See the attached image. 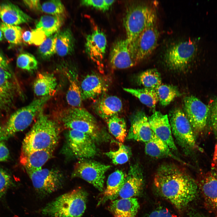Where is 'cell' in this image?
I'll return each instance as SVG.
<instances>
[{
	"mask_svg": "<svg viewBox=\"0 0 217 217\" xmlns=\"http://www.w3.org/2000/svg\"><path fill=\"white\" fill-rule=\"evenodd\" d=\"M214 169L200 175L196 181L206 207L217 216V169Z\"/></svg>",
	"mask_w": 217,
	"mask_h": 217,
	"instance_id": "16",
	"label": "cell"
},
{
	"mask_svg": "<svg viewBox=\"0 0 217 217\" xmlns=\"http://www.w3.org/2000/svg\"><path fill=\"white\" fill-rule=\"evenodd\" d=\"M145 151L146 155L156 158H170L183 164L186 163L175 156L168 146L154 133L151 139L145 143Z\"/></svg>",
	"mask_w": 217,
	"mask_h": 217,
	"instance_id": "26",
	"label": "cell"
},
{
	"mask_svg": "<svg viewBox=\"0 0 217 217\" xmlns=\"http://www.w3.org/2000/svg\"><path fill=\"white\" fill-rule=\"evenodd\" d=\"M65 136L63 152L68 156L87 159L96 155V143L87 134L77 131L68 130Z\"/></svg>",
	"mask_w": 217,
	"mask_h": 217,
	"instance_id": "10",
	"label": "cell"
},
{
	"mask_svg": "<svg viewBox=\"0 0 217 217\" xmlns=\"http://www.w3.org/2000/svg\"><path fill=\"white\" fill-rule=\"evenodd\" d=\"M25 5L29 9L34 11L41 10V5L40 1L38 0H25L23 1Z\"/></svg>",
	"mask_w": 217,
	"mask_h": 217,
	"instance_id": "46",
	"label": "cell"
},
{
	"mask_svg": "<svg viewBox=\"0 0 217 217\" xmlns=\"http://www.w3.org/2000/svg\"><path fill=\"white\" fill-rule=\"evenodd\" d=\"M9 150L4 143L0 142V162L7 160L9 157Z\"/></svg>",
	"mask_w": 217,
	"mask_h": 217,
	"instance_id": "47",
	"label": "cell"
},
{
	"mask_svg": "<svg viewBox=\"0 0 217 217\" xmlns=\"http://www.w3.org/2000/svg\"><path fill=\"white\" fill-rule=\"evenodd\" d=\"M126 176V174L119 170L112 173L108 178L106 188L104 192V196L108 198L115 197L123 186Z\"/></svg>",
	"mask_w": 217,
	"mask_h": 217,
	"instance_id": "29",
	"label": "cell"
},
{
	"mask_svg": "<svg viewBox=\"0 0 217 217\" xmlns=\"http://www.w3.org/2000/svg\"><path fill=\"white\" fill-rule=\"evenodd\" d=\"M106 121L110 133L120 143H123L127 135L126 124L124 119L116 115Z\"/></svg>",
	"mask_w": 217,
	"mask_h": 217,
	"instance_id": "33",
	"label": "cell"
},
{
	"mask_svg": "<svg viewBox=\"0 0 217 217\" xmlns=\"http://www.w3.org/2000/svg\"><path fill=\"white\" fill-rule=\"evenodd\" d=\"M4 39V36L2 32L0 29V41H2Z\"/></svg>",
	"mask_w": 217,
	"mask_h": 217,
	"instance_id": "51",
	"label": "cell"
},
{
	"mask_svg": "<svg viewBox=\"0 0 217 217\" xmlns=\"http://www.w3.org/2000/svg\"><path fill=\"white\" fill-rule=\"evenodd\" d=\"M51 96L34 100L13 113L5 122L0 124V142L8 140L27 128Z\"/></svg>",
	"mask_w": 217,
	"mask_h": 217,
	"instance_id": "5",
	"label": "cell"
},
{
	"mask_svg": "<svg viewBox=\"0 0 217 217\" xmlns=\"http://www.w3.org/2000/svg\"><path fill=\"white\" fill-rule=\"evenodd\" d=\"M69 85L66 99L68 104L73 107H82V99L80 86L77 81V74L75 73H67Z\"/></svg>",
	"mask_w": 217,
	"mask_h": 217,
	"instance_id": "31",
	"label": "cell"
},
{
	"mask_svg": "<svg viewBox=\"0 0 217 217\" xmlns=\"http://www.w3.org/2000/svg\"><path fill=\"white\" fill-rule=\"evenodd\" d=\"M13 184L10 174L5 169L0 167V199L5 196Z\"/></svg>",
	"mask_w": 217,
	"mask_h": 217,
	"instance_id": "41",
	"label": "cell"
},
{
	"mask_svg": "<svg viewBox=\"0 0 217 217\" xmlns=\"http://www.w3.org/2000/svg\"><path fill=\"white\" fill-rule=\"evenodd\" d=\"M27 172L36 192L41 199L60 189L64 183V175L58 169L42 168Z\"/></svg>",
	"mask_w": 217,
	"mask_h": 217,
	"instance_id": "8",
	"label": "cell"
},
{
	"mask_svg": "<svg viewBox=\"0 0 217 217\" xmlns=\"http://www.w3.org/2000/svg\"><path fill=\"white\" fill-rule=\"evenodd\" d=\"M139 208L137 199L132 197L114 200L109 209L114 217H136Z\"/></svg>",
	"mask_w": 217,
	"mask_h": 217,
	"instance_id": "25",
	"label": "cell"
},
{
	"mask_svg": "<svg viewBox=\"0 0 217 217\" xmlns=\"http://www.w3.org/2000/svg\"><path fill=\"white\" fill-rule=\"evenodd\" d=\"M0 67L11 72V69L8 62L5 57L0 53Z\"/></svg>",
	"mask_w": 217,
	"mask_h": 217,
	"instance_id": "48",
	"label": "cell"
},
{
	"mask_svg": "<svg viewBox=\"0 0 217 217\" xmlns=\"http://www.w3.org/2000/svg\"><path fill=\"white\" fill-rule=\"evenodd\" d=\"M160 104L163 106L169 105L176 98L181 95L178 88L167 84H161L156 90Z\"/></svg>",
	"mask_w": 217,
	"mask_h": 217,
	"instance_id": "35",
	"label": "cell"
},
{
	"mask_svg": "<svg viewBox=\"0 0 217 217\" xmlns=\"http://www.w3.org/2000/svg\"><path fill=\"white\" fill-rule=\"evenodd\" d=\"M88 194L81 188L64 193L42 208L43 215L49 217H81L86 208Z\"/></svg>",
	"mask_w": 217,
	"mask_h": 217,
	"instance_id": "4",
	"label": "cell"
},
{
	"mask_svg": "<svg viewBox=\"0 0 217 217\" xmlns=\"http://www.w3.org/2000/svg\"><path fill=\"white\" fill-rule=\"evenodd\" d=\"M0 29L6 39L10 43L19 45L23 41L22 28L17 25L0 23Z\"/></svg>",
	"mask_w": 217,
	"mask_h": 217,
	"instance_id": "36",
	"label": "cell"
},
{
	"mask_svg": "<svg viewBox=\"0 0 217 217\" xmlns=\"http://www.w3.org/2000/svg\"><path fill=\"white\" fill-rule=\"evenodd\" d=\"M109 61L111 67L114 69L130 68L138 63L132 46L126 39L118 40L114 43L110 54Z\"/></svg>",
	"mask_w": 217,
	"mask_h": 217,
	"instance_id": "15",
	"label": "cell"
},
{
	"mask_svg": "<svg viewBox=\"0 0 217 217\" xmlns=\"http://www.w3.org/2000/svg\"><path fill=\"white\" fill-rule=\"evenodd\" d=\"M201 52L197 41L186 40L170 46L165 52L164 59L170 68L182 70L187 67L200 55Z\"/></svg>",
	"mask_w": 217,
	"mask_h": 217,
	"instance_id": "6",
	"label": "cell"
},
{
	"mask_svg": "<svg viewBox=\"0 0 217 217\" xmlns=\"http://www.w3.org/2000/svg\"><path fill=\"white\" fill-rule=\"evenodd\" d=\"M209 118L212 129L214 133L217 135V99L210 106Z\"/></svg>",
	"mask_w": 217,
	"mask_h": 217,
	"instance_id": "43",
	"label": "cell"
},
{
	"mask_svg": "<svg viewBox=\"0 0 217 217\" xmlns=\"http://www.w3.org/2000/svg\"><path fill=\"white\" fill-rule=\"evenodd\" d=\"M0 19L4 23L14 25L32 20V18L17 5L8 2L0 4Z\"/></svg>",
	"mask_w": 217,
	"mask_h": 217,
	"instance_id": "23",
	"label": "cell"
},
{
	"mask_svg": "<svg viewBox=\"0 0 217 217\" xmlns=\"http://www.w3.org/2000/svg\"><path fill=\"white\" fill-rule=\"evenodd\" d=\"M82 100L92 99L101 95L107 90L106 80L97 74L92 73L83 78L80 86Z\"/></svg>",
	"mask_w": 217,
	"mask_h": 217,
	"instance_id": "21",
	"label": "cell"
},
{
	"mask_svg": "<svg viewBox=\"0 0 217 217\" xmlns=\"http://www.w3.org/2000/svg\"><path fill=\"white\" fill-rule=\"evenodd\" d=\"M31 36V31L29 30L26 31L23 33L22 40L25 42L29 44H31L30 41Z\"/></svg>",
	"mask_w": 217,
	"mask_h": 217,
	"instance_id": "49",
	"label": "cell"
},
{
	"mask_svg": "<svg viewBox=\"0 0 217 217\" xmlns=\"http://www.w3.org/2000/svg\"><path fill=\"white\" fill-rule=\"evenodd\" d=\"M53 151L40 150L20 154V162L26 171L39 170L52 157Z\"/></svg>",
	"mask_w": 217,
	"mask_h": 217,
	"instance_id": "24",
	"label": "cell"
},
{
	"mask_svg": "<svg viewBox=\"0 0 217 217\" xmlns=\"http://www.w3.org/2000/svg\"><path fill=\"white\" fill-rule=\"evenodd\" d=\"M153 134L148 118L143 112L138 111L133 115L131 118V126L126 137L127 139L145 143L151 139Z\"/></svg>",
	"mask_w": 217,
	"mask_h": 217,
	"instance_id": "18",
	"label": "cell"
},
{
	"mask_svg": "<svg viewBox=\"0 0 217 217\" xmlns=\"http://www.w3.org/2000/svg\"><path fill=\"white\" fill-rule=\"evenodd\" d=\"M107 39L101 30L96 29L86 36L85 50L90 58L99 64L103 60L105 53Z\"/></svg>",
	"mask_w": 217,
	"mask_h": 217,
	"instance_id": "20",
	"label": "cell"
},
{
	"mask_svg": "<svg viewBox=\"0 0 217 217\" xmlns=\"http://www.w3.org/2000/svg\"><path fill=\"white\" fill-rule=\"evenodd\" d=\"M13 73L0 67V118L12 109L16 96L17 85Z\"/></svg>",
	"mask_w": 217,
	"mask_h": 217,
	"instance_id": "14",
	"label": "cell"
},
{
	"mask_svg": "<svg viewBox=\"0 0 217 217\" xmlns=\"http://www.w3.org/2000/svg\"><path fill=\"white\" fill-rule=\"evenodd\" d=\"M188 217H203L200 216V215H190V216H189Z\"/></svg>",
	"mask_w": 217,
	"mask_h": 217,
	"instance_id": "52",
	"label": "cell"
},
{
	"mask_svg": "<svg viewBox=\"0 0 217 217\" xmlns=\"http://www.w3.org/2000/svg\"><path fill=\"white\" fill-rule=\"evenodd\" d=\"M156 14L154 9L145 3L136 4L128 8L124 24L126 39L132 46Z\"/></svg>",
	"mask_w": 217,
	"mask_h": 217,
	"instance_id": "7",
	"label": "cell"
},
{
	"mask_svg": "<svg viewBox=\"0 0 217 217\" xmlns=\"http://www.w3.org/2000/svg\"><path fill=\"white\" fill-rule=\"evenodd\" d=\"M58 122L65 128L84 133L95 143L106 142L111 137L98 124L95 117L85 108L71 107L60 111L57 116Z\"/></svg>",
	"mask_w": 217,
	"mask_h": 217,
	"instance_id": "3",
	"label": "cell"
},
{
	"mask_svg": "<svg viewBox=\"0 0 217 217\" xmlns=\"http://www.w3.org/2000/svg\"><path fill=\"white\" fill-rule=\"evenodd\" d=\"M74 40L71 31L66 28L57 33L56 53L61 57L71 54L74 51Z\"/></svg>",
	"mask_w": 217,
	"mask_h": 217,
	"instance_id": "28",
	"label": "cell"
},
{
	"mask_svg": "<svg viewBox=\"0 0 217 217\" xmlns=\"http://www.w3.org/2000/svg\"><path fill=\"white\" fill-rule=\"evenodd\" d=\"M151 128L154 134L164 141L175 153L178 149L175 143L169 121L167 115L156 111L148 118Z\"/></svg>",
	"mask_w": 217,
	"mask_h": 217,
	"instance_id": "17",
	"label": "cell"
},
{
	"mask_svg": "<svg viewBox=\"0 0 217 217\" xmlns=\"http://www.w3.org/2000/svg\"><path fill=\"white\" fill-rule=\"evenodd\" d=\"M115 1V0H84L81 1V5L93 7L103 11L108 10Z\"/></svg>",
	"mask_w": 217,
	"mask_h": 217,
	"instance_id": "42",
	"label": "cell"
},
{
	"mask_svg": "<svg viewBox=\"0 0 217 217\" xmlns=\"http://www.w3.org/2000/svg\"><path fill=\"white\" fill-rule=\"evenodd\" d=\"M57 33L47 37L39 46L37 50L39 56L42 59L47 60L56 53V42Z\"/></svg>",
	"mask_w": 217,
	"mask_h": 217,
	"instance_id": "37",
	"label": "cell"
},
{
	"mask_svg": "<svg viewBox=\"0 0 217 217\" xmlns=\"http://www.w3.org/2000/svg\"><path fill=\"white\" fill-rule=\"evenodd\" d=\"M144 184L142 169L138 163L130 166L125 181L117 196L121 198H131L137 196Z\"/></svg>",
	"mask_w": 217,
	"mask_h": 217,
	"instance_id": "19",
	"label": "cell"
},
{
	"mask_svg": "<svg viewBox=\"0 0 217 217\" xmlns=\"http://www.w3.org/2000/svg\"><path fill=\"white\" fill-rule=\"evenodd\" d=\"M123 90L137 98L142 103L151 108L154 109L159 101L155 90L146 88L142 89L125 88Z\"/></svg>",
	"mask_w": 217,
	"mask_h": 217,
	"instance_id": "32",
	"label": "cell"
},
{
	"mask_svg": "<svg viewBox=\"0 0 217 217\" xmlns=\"http://www.w3.org/2000/svg\"><path fill=\"white\" fill-rule=\"evenodd\" d=\"M156 14L132 46L138 63L146 59L156 48L159 32Z\"/></svg>",
	"mask_w": 217,
	"mask_h": 217,
	"instance_id": "12",
	"label": "cell"
},
{
	"mask_svg": "<svg viewBox=\"0 0 217 217\" xmlns=\"http://www.w3.org/2000/svg\"><path fill=\"white\" fill-rule=\"evenodd\" d=\"M110 167V165L99 162L81 159L75 165L71 177L82 178L102 192L105 174Z\"/></svg>",
	"mask_w": 217,
	"mask_h": 217,
	"instance_id": "11",
	"label": "cell"
},
{
	"mask_svg": "<svg viewBox=\"0 0 217 217\" xmlns=\"http://www.w3.org/2000/svg\"><path fill=\"white\" fill-rule=\"evenodd\" d=\"M154 184L159 194L179 210L187 206L198 193L196 181L185 169L173 163H165L159 167Z\"/></svg>",
	"mask_w": 217,
	"mask_h": 217,
	"instance_id": "1",
	"label": "cell"
},
{
	"mask_svg": "<svg viewBox=\"0 0 217 217\" xmlns=\"http://www.w3.org/2000/svg\"><path fill=\"white\" fill-rule=\"evenodd\" d=\"M57 85L54 76L50 73H38L33 83L35 93L37 96L43 97L51 96L55 92Z\"/></svg>",
	"mask_w": 217,
	"mask_h": 217,
	"instance_id": "27",
	"label": "cell"
},
{
	"mask_svg": "<svg viewBox=\"0 0 217 217\" xmlns=\"http://www.w3.org/2000/svg\"><path fill=\"white\" fill-rule=\"evenodd\" d=\"M47 37L44 33L42 31L36 29L32 30L30 40L31 44L39 46L45 40Z\"/></svg>",
	"mask_w": 217,
	"mask_h": 217,
	"instance_id": "44",
	"label": "cell"
},
{
	"mask_svg": "<svg viewBox=\"0 0 217 217\" xmlns=\"http://www.w3.org/2000/svg\"><path fill=\"white\" fill-rule=\"evenodd\" d=\"M59 125L56 121L46 115L41 110L36 121L23 140L20 154L37 150H54L59 139Z\"/></svg>",
	"mask_w": 217,
	"mask_h": 217,
	"instance_id": "2",
	"label": "cell"
},
{
	"mask_svg": "<svg viewBox=\"0 0 217 217\" xmlns=\"http://www.w3.org/2000/svg\"><path fill=\"white\" fill-rule=\"evenodd\" d=\"M123 104L120 99L115 96L107 95L100 98L94 105L96 113L106 120L118 115L121 111Z\"/></svg>",
	"mask_w": 217,
	"mask_h": 217,
	"instance_id": "22",
	"label": "cell"
},
{
	"mask_svg": "<svg viewBox=\"0 0 217 217\" xmlns=\"http://www.w3.org/2000/svg\"><path fill=\"white\" fill-rule=\"evenodd\" d=\"M212 165L214 168L217 169V143L215 146Z\"/></svg>",
	"mask_w": 217,
	"mask_h": 217,
	"instance_id": "50",
	"label": "cell"
},
{
	"mask_svg": "<svg viewBox=\"0 0 217 217\" xmlns=\"http://www.w3.org/2000/svg\"><path fill=\"white\" fill-rule=\"evenodd\" d=\"M63 17L44 15L41 17L36 25V29L42 31L48 37L55 33L61 27Z\"/></svg>",
	"mask_w": 217,
	"mask_h": 217,
	"instance_id": "30",
	"label": "cell"
},
{
	"mask_svg": "<svg viewBox=\"0 0 217 217\" xmlns=\"http://www.w3.org/2000/svg\"><path fill=\"white\" fill-rule=\"evenodd\" d=\"M42 11L52 15L63 17L65 13V7L60 0H52L46 1L41 5Z\"/></svg>",
	"mask_w": 217,
	"mask_h": 217,
	"instance_id": "39",
	"label": "cell"
},
{
	"mask_svg": "<svg viewBox=\"0 0 217 217\" xmlns=\"http://www.w3.org/2000/svg\"><path fill=\"white\" fill-rule=\"evenodd\" d=\"M146 217H174V216L168 209L163 208L153 211Z\"/></svg>",
	"mask_w": 217,
	"mask_h": 217,
	"instance_id": "45",
	"label": "cell"
},
{
	"mask_svg": "<svg viewBox=\"0 0 217 217\" xmlns=\"http://www.w3.org/2000/svg\"><path fill=\"white\" fill-rule=\"evenodd\" d=\"M118 150L110 151L105 153V154L112 161L115 165L122 164L126 162L131 155V152L130 148L122 143H119Z\"/></svg>",
	"mask_w": 217,
	"mask_h": 217,
	"instance_id": "38",
	"label": "cell"
},
{
	"mask_svg": "<svg viewBox=\"0 0 217 217\" xmlns=\"http://www.w3.org/2000/svg\"><path fill=\"white\" fill-rule=\"evenodd\" d=\"M169 122L172 135L177 143L186 153L196 148L194 134L182 110L174 109L170 114Z\"/></svg>",
	"mask_w": 217,
	"mask_h": 217,
	"instance_id": "9",
	"label": "cell"
},
{
	"mask_svg": "<svg viewBox=\"0 0 217 217\" xmlns=\"http://www.w3.org/2000/svg\"><path fill=\"white\" fill-rule=\"evenodd\" d=\"M18 67L27 71H31L36 69L38 63L35 57L29 53H22L18 56L16 61Z\"/></svg>",
	"mask_w": 217,
	"mask_h": 217,
	"instance_id": "40",
	"label": "cell"
},
{
	"mask_svg": "<svg viewBox=\"0 0 217 217\" xmlns=\"http://www.w3.org/2000/svg\"><path fill=\"white\" fill-rule=\"evenodd\" d=\"M137 80L138 83L144 88L156 90L162 83L161 74L155 69H149L141 73Z\"/></svg>",
	"mask_w": 217,
	"mask_h": 217,
	"instance_id": "34",
	"label": "cell"
},
{
	"mask_svg": "<svg viewBox=\"0 0 217 217\" xmlns=\"http://www.w3.org/2000/svg\"><path fill=\"white\" fill-rule=\"evenodd\" d=\"M184 109L194 134L202 131L209 118L210 106L196 97L190 96L184 99Z\"/></svg>",
	"mask_w": 217,
	"mask_h": 217,
	"instance_id": "13",
	"label": "cell"
}]
</instances>
